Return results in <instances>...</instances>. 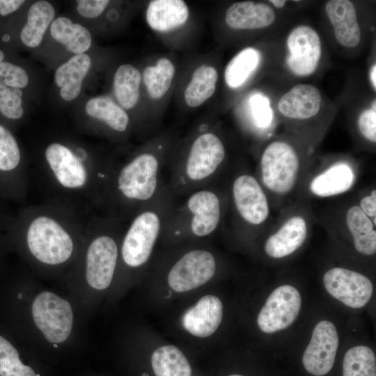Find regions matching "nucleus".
I'll return each instance as SVG.
<instances>
[{
	"instance_id": "nucleus-13",
	"label": "nucleus",
	"mask_w": 376,
	"mask_h": 376,
	"mask_svg": "<svg viewBox=\"0 0 376 376\" xmlns=\"http://www.w3.org/2000/svg\"><path fill=\"white\" fill-rule=\"evenodd\" d=\"M323 283L332 297L354 308L364 306L373 292V283L367 276L343 267L328 270L324 275Z\"/></svg>"
},
{
	"instance_id": "nucleus-21",
	"label": "nucleus",
	"mask_w": 376,
	"mask_h": 376,
	"mask_svg": "<svg viewBox=\"0 0 376 376\" xmlns=\"http://www.w3.org/2000/svg\"><path fill=\"white\" fill-rule=\"evenodd\" d=\"M189 17V9L182 0L151 1L146 10V21L154 30L169 31L184 24Z\"/></svg>"
},
{
	"instance_id": "nucleus-35",
	"label": "nucleus",
	"mask_w": 376,
	"mask_h": 376,
	"mask_svg": "<svg viewBox=\"0 0 376 376\" xmlns=\"http://www.w3.org/2000/svg\"><path fill=\"white\" fill-rule=\"evenodd\" d=\"M22 94L20 88L7 86L0 81V112L3 116L13 120L22 117Z\"/></svg>"
},
{
	"instance_id": "nucleus-48",
	"label": "nucleus",
	"mask_w": 376,
	"mask_h": 376,
	"mask_svg": "<svg viewBox=\"0 0 376 376\" xmlns=\"http://www.w3.org/2000/svg\"><path fill=\"white\" fill-rule=\"evenodd\" d=\"M54 346L55 347H57V345H56V344H54Z\"/></svg>"
},
{
	"instance_id": "nucleus-15",
	"label": "nucleus",
	"mask_w": 376,
	"mask_h": 376,
	"mask_svg": "<svg viewBox=\"0 0 376 376\" xmlns=\"http://www.w3.org/2000/svg\"><path fill=\"white\" fill-rule=\"evenodd\" d=\"M231 193L234 207L244 222L258 226L267 219L269 213L267 198L253 176L247 173L237 175L233 182Z\"/></svg>"
},
{
	"instance_id": "nucleus-38",
	"label": "nucleus",
	"mask_w": 376,
	"mask_h": 376,
	"mask_svg": "<svg viewBox=\"0 0 376 376\" xmlns=\"http://www.w3.org/2000/svg\"><path fill=\"white\" fill-rule=\"evenodd\" d=\"M77 10L84 17L94 18L99 16L109 3L108 0L77 1Z\"/></svg>"
},
{
	"instance_id": "nucleus-43",
	"label": "nucleus",
	"mask_w": 376,
	"mask_h": 376,
	"mask_svg": "<svg viewBox=\"0 0 376 376\" xmlns=\"http://www.w3.org/2000/svg\"><path fill=\"white\" fill-rule=\"evenodd\" d=\"M10 39V37L8 34H5L2 36V40L4 41V42H8L9 41Z\"/></svg>"
},
{
	"instance_id": "nucleus-2",
	"label": "nucleus",
	"mask_w": 376,
	"mask_h": 376,
	"mask_svg": "<svg viewBox=\"0 0 376 376\" xmlns=\"http://www.w3.org/2000/svg\"><path fill=\"white\" fill-rule=\"evenodd\" d=\"M90 215L44 199L23 209L12 228L36 262L58 267L70 261L78 243L84 242Z\"/></svg>"
},
{
	"instance_id": "nucleus-9",
	"label": "nucleus",
	"mask_w": 376,
	"mask_h": 376,
	"mask_svg": "<svg viewBox=\"0 0 376 376\" xmlns=\"http://www.w3.org/2000/svg\"><path fill=\"white\" fill-rule=\"evenodd\" d=\"M217 270L213 253L203 249H190L175 260L169 269L168 285L176 292L194 290L210 281Z\"/></svg>"
},
{
	"instance_id": "nucleus-41",
	"label": "nucleus",
	"mask_w": 376,
	"mask_h": 376,
	"mask_svg": "<svg viewBox=\"0 0 376 376\" xmlns=\"http://www.w3.org/2000/svg\"><path fill=\"white\" fill-rule=\"evenodd\" d=\"M370 78L372 85L374 87V89L375 90L376 88V65L375 64L371 68Z\"/></svg>"
},
{
	"instance_id": "nucleus-11",
	"label": "nucleus",
	"mask_w": 376,
	"mask_h": 376,
	"mask_svg": "<svg viewBox=\"0 0 376 376\" xmlns=\"http://www.w3.org/2000/svg\"><path fill=\"white\" fill-rule=\"evenodd\" d=\"M301 305L297 289L290 285L278 287L269 295L258 315L260 329L271 334L288 328L297 318Z\"/></svg>"
},
{
	"instance_id": "nucleus-22",
	"label": "nucleus",
	"mask_w": 376,
	"mask_h": 376,
	"mask_svg": "<svg viewBox=\"0 0 376 376\" xmlns=\"http://www.w3.org/2000/svg\"><path fill=\"white\" fill-rule=\"evenodd\" d=\"M91 63L87 54H80L71 57L56 69L54 80L61 88L60 95L64 100L72 101L79 95Z\"/></svg>"
},
{
	"instance_id": "nucleus-49",
	"label": "nucleus",
	"mask_w": 376,
	"mask_h": 376,
	"mask_svg": "<svg viewBox=\"0 0 376 376\" xmlns=\"http://www.w3.org/2000/svg\"><path fill=\"white\" fill-rule=\"evenodd\" d=\"M36 376H40V375H39V374H36Z\"/></svg>"
},
{
	"instance_id": "nucleus-46",
	"label": "nucleus",
	"mask_w": 376,
	"mask_h": 376,
	"mask_svg": "<svg viewBox=\"0 0 376 376\" xmlns=\"http://www.w3.org/2000/svg\"><path fill=\"white\" fill-rule=\"evenodd\" d=\"M18 298H19V299H22V294H19V295H18Z\"/></svg>"
},
{
	"instance_id": "nucleus-45",
	"label": "nucleus",
	"mask_w": 376,
	"mask_h": 376,
	"mask_svg": "<svg viewBox=\"0 0 376 376\" xmlns=\"http://www.w3.org/2000/svg\"><path fill=\"white\" fill-rule=\"evenodd\" d=\"M228 376H242V375L234 374V375H228Z\"/></svg>"
},
{
	"instance_id": "nucleus-36",
	"label": "nucleus",
	"mask_w": 376,
	"mask_h": 376,
	"mask_svg": "<svg viewBox=\"0 0 376 376\" xmlns=\"http://www.w3.org/2000/svg\"><path fill=\"white\" fill-rule=\"evenodd\" d=\"M0 81L6 86L22 88L27 86L29 77L25 70L8 62L0 63Z\"/></svg>"
},
{
	"instance_id": "nucleus-24",
	"label": "nucleus",
	"mask_w": 376,
	"mask_h": 376,
	"mask_svg": "<svg viewBox=\"0 0 376 376\" xmlns=\"http://www.w3.org/2000/svg\"><path fill=\"white\" fill-rule=\"evenodd\" d=\"M346 224L354 241L356 250L363 255L376 252V231L373 221L359 205L350 207L346 213Z\"/></svg>"
},
{
	"instance_id": "nucleus-4",
	"label": "nucleus",
	"mask_w": 376,
	"mask_h": 376,
	"mask_svg": "<svg viewBox=\"0 0 376 376\" xmlns=\"http://www.w3.org/2000/svg\"><path fill=\"white\" fill-rule=\"evenodd\" d=\"M175 200L166 185L153 201L125 221L119 251L127 267L139 268L148 261Z\"/></svg>"
},
{
	"instance_id": "nucleus-44",
	"label": "nucleus",
	"mask_w": 376,
	"mask_h": 376,
	"mask_svg": "<svg viewBox=\"0 0 376 376\" xmlns=\"http://www.w3.org/2000/svg\"><path fill=\"white\" fill-rule=\"evenodd\" d=\"M4 54L1 50H0V63L3 62Z\"/></svg>"
},
{
	"instance_id": "nucleus-37",
	"label": "nucleus",
	"mask_w": 376,
	"mask_h": 376,
	"mask_svg": "<svg viewBox=\"0 0 376 376\" xmlns=\"http://www.w3.org/2000/svg\"><path fill=\"white\" fill-rule=\"evenodd\" d=\"M358 127L361 134L368 141H376V108L375 101L372 107L364 110L358 119Z\"/></svg>"
},
{
	"instance_id": "nucleus-40",
	"label": "nucleus",
	"mask_w": 376,
	"mask_h": 376,
	"mask_svg": "<svg viewBox=\"0 0 376 376\" xmlns=\"http://www.w3.org/2000/svg\"><path fill=\"white\" fill-rule=\"evenodd\" d=\"M24 3V0H0V15H8L17 10Z\"/></svg>"
},
{
	"instance_id": "nucleus-18",
	"label": "nucleus",
	"mask_w": 376,
	"mask_h": 376,
	"mask_svg": "<svg viewBox=\"0 0 376 376\" xmlns=\"http://www.w3.org/2000/svg\"><path fill=\"white\" fill-rule=\"evenodd\" d=\"M325 12L338 43L346 47H357L361 32L354 4L348 0H330L326 3Z\"/></svg>"
},
{
	"instance_id": "nucleus-34",
	"label": "nucleus",
	"mask_w": 376,
	"mask_h": 376,
	"mask_svg": "<svg viewBox=\"0 0 376 376\" xmlns=\"http://www.w3.org/2000/svg\"><path fill=\"white\" fill-rule=\"evenodd\" d=\"M0 376H36L33 370L24 365L13 345L0 336Z\"/></svg>"
},
{
	"instance_id": "nucleus-39",
	"label": "nucleus",
	"mask_w": 376,
	"mask_h": 376,
	"mask_svg": "<svg viewBox=\"0 0 376 376\" xmlns=\"http://www.w3.org/2000/svg\"><path fill=\"white\" fill-rule=\"evenodd\" d=\"M359 207L370 219L373 218L374 226L376 225V191H372L370 195L362 198L359 203Z\"/></svg>"
},
{
	"instance_id": "nucleus-31",
	"label": "nucleus",
	"mask_w": 376,
	"mask_h": 376,
	"mask_svg": "<svg viewBox=\"0 0 376 376\" xmlns=\"http://www.w3.org/2000/svg\"><path fill=\"white\" fill-rule=\"evenodd\" d=\"M260 60L259 52L246 47L237 53L227 64L224 72L226 84L232 88L242 85L256 69Z\"/></svg>"
},
{
	"instance_id": "nucleus-10",
	"label": "nucleus",
	"mask_w": 376,
	"mask_h": 376,
	"mask_svg": "<svg viewBox=\"0 0 376 376\" xmlns=\"http://www.w3.org/2000/svg\"><path fill=\"white\" fill-rule=\"evenodd\" d=\"M31 174L19 144L11 132L0 125V189L19 200L24 199Z\"/></svg>"
},
{
	"instance_id": "nucleus-6",
	"label": "nucleus",
	"mask_w": 376,
	"mask_h": 376,
	"mask_svg": "<svg viewBox=\"0 0 376 376\" xmlns=\"http://www.w3.org/2000/svg\"><path fill=\"white\" fill-rule=\"evenodd\" d=\"M222 216L221 198L211 187L196 189L175 205L164 223L162 235L175 240L205 238L219 227Z\"/></svg>"
},
{
	"instance_id": "nucleus-8",
	"label": "nucleus",
	"mask_w": 376,
	"mask_h": 376,
	"mask_svg": "<svg viewBox=\"0 0 376 376\" xmlns=\"http://www.w3.org/2000/svg\"><path fill=\"white\" fill-rule=\"evenodd\" d=\"M32 315L36 325L50 343L65 341L72 331L71 306L53 292L45 291L36 296L32 304Z\"/></svg>"
},
{
	"instance_id": "nucleus-30",
	"label": "nucleus",
	"mask_w": 376,
	"mask_h": 376,
	"mask_svg": "<svg viewBox=\"0 0 376 376\" xmlns=\"http://www.w3.org/2000/svg\"><path fill=\"white\" fill-rule=\"evenodd\" d=\"M141 75L130 64H123L113 77V88L118 103L124 109L133 108L139 99Z\"/></svg>"
},
{
	"instance_id": "nucleus-27",
	"label": "nucleus",
	"mask_w": 376,
	"mask_h": 376,
	"mask_svg": "<svg viewBox=\"0 0 376 376\" xmlns=\"http://www.w3.org/2000/svg\"><path fill=\"white\" fill-rule=\"evenodd\" d=\"M86 112L90 117L103 122L116 132L123 133L128 128V115L109 97L91 98L86 104Z\"/></svg>"
},
{
	"instance_id": "nucleus-1",
	"label": "nucleus",
	"mask_w": 376,
	"mask_h": 376,
	"mask_svg": "<svg viewBox=\"0 0 376 376\" xmlns=\"http://www.w3.org/2000/svg\"><path fill=\"white\" fill-rule=\"evenodd\" d=\"M109 162L84 146L54 141L45 147L33 173L45 199L91 214L100 211Z\"/></svg>"
},
{
	"instance_id": "nucleus-25",
	"label": "nucleus",
	"mask_w": 376,
	"mask_h": 376,
	"mask_svg": "<svg viewBox=\"0 0 376 376\" xmlns=\"http://www.w3.org/2000/svg\"><path fill=\"white\" fill-rule=\"evenodd\" d=\"M52 38L76 54H83L91 47L92 37L89 31L79 24H74L68 17H59L51 25Z\"/></svg>"
},
{
	"instance_id": "nucleus-3",
	"label": "nucleus",
	"mask_w": 376,
	"mask_h": 376,
	"mask_svg": "<svg viewBox=\"0 0 376 376\" xmlns=\"http://www.w3.org/2000/svg\"><path fill=\"white\" fill-rule=\"evenodd\" d=\"M163 163L151 152H141L122 163L109 162L99 212L127 221L153 201L166 186Z\"/></svg>"
},
{
	"instance_id": "nucleus-28",
	"label": "nucleus",
	"mask_w": 376,
	"mask_h": 376,
	"mask_svg": "<svg viewBox=\"0 0 376 376\" xmlns=\"http://www.w3.org/2000/svg\"><path fill=\"white\" fill-rule=\"evenodd\" d=\"M156 376H191V368L185 354L177 347L164 345L156 349L151 357Z\"/></svg>"
},
{
	"instance_id": "nucleus-12",
	"label": "nucleus",
	"mask_w": 376,
	"mask_h": 376,
	"mask_svg": "<svg viewBox=\"0 0 376 376\" xmlns=\"http://www.w3.org/2000/svg\"><path fill=\"white\" fill-rule=\"evenodd\" d=\"M287 47L285 62L292 73L307 77L317 70L322 56V43L314 29L307 25L297 26L287 38Z\"/></svg>"
},
{
	"instance_id": "nucleus-32",
	"label": "nucleus",
	"mask_w": 376,
	"mask_h": 376,
	"mask_svg": "<svg viewBox=\"0 0 376 376\" xmlns=\"http://www.w3.org/2000/svg\"><path fill=\"white\" fill-rule=\"evenodd\" d=\"M174 74L175 67L166 58H159L155 65L146 67L143 79L150 97L158 100L164 95L170 88Z\"/></svg>"
},
{
	"instance_id": "nucleus-47",
	"label": "nucleus",
	"mask_w": 376,
	"mask_h": 376,
	"mask_svg": "<svg viewBox=\"0 0 376 376\" xmlns=\"http://www.w3.org/2000/svg\"><path fill=\"white\" fill-rule=\"evenodd\" d=\"M141 376H148L146 373L143 374Z\"/></svg>"
},
{
	"instance_id": "nucleus-16",
	"label": "nucleus",
	"mask_w": 376,
	"mask_h": 376,
	"mask_svg": "<svg viewBox=\"0 0 376 376\" xmlns=\"http://www.w3.org/2000/svg\"><path fill=\"white\" fill-rule=\"evenodd\" d=\"M222 317L223 305L220 299L207 295L183 313L181 322L183 328L191 335L206 338L217 330Z\"/></svg>"
},
{
	"instance_id": "nucleus-42",
	"label": "nucleus",
	"mask_w": 376,
	"mask_h": 376,
	"mask_svg": "<svg viewBox=\"0 0 376 376\" xmlns=\"http://www.w3.org/2000/svg\"><path fill=\"white\" fill-rule=\"evenodd\" d=\"M275 7L282 8L286 3V1L283 0H272L269 1Z\"/></svg>"
},
{
	"instance_id": "nucleus-29",
	"label": "nucleus",
	"mask_w": 376,
	"mask_h": 376,
	"mask_svg": "<svg viewBox=\"0 0 376 376\" xmlns=\"http://www.w3.org/2000/svg\"><path fill=\"white\" fill-rule=\"evenodd\" d=\"M218 79L217 70L210 65H202L193 73L185 91L186 104L197 107L212 96Z\"/></svg>"
},
{
	"instance_id": "nucleus-19",
	"label": "nucleus",
	"mask_w": 376,
	"mask_h": 376,
	"mask_svg": "<svg viewBox=\"0 0 376 376\" xmlns=\"http://www.w3.org/2000/svg\"><path fill=\"white\" fill-rule=\"evenodd\" d=\"M273 8L265 3L244 1L233 3L226 10V22L234 29H260L275 20Z\"/></svg>"
},
{
	"instance_id": "nucleus-20",
	"label": "nucleus",
	"mask_w": 376,
	"mask_h": 376,
	"mask_svg": "<svg viewBox=\"0 0 376 376\" xmlns=\"http://www.w3.org/2000/svg\"><path fill=\"white\" fill-rule=\"evenodd\" d=\"M307 235V225L300 216L288 219L266 240L265 251L272 258H281L295 252L304 244Z\"/></svg>"
},
{
	"instance_id": "nucleus-17",
	"label": "nucleus",
	"mask_w": 376,
	"mask_h": 376,
	"mask_svg": "<svg viewBox=\"0 0 376 376\" xmlns=\"http://www.w3.org/2000/svg\"><path fill=\"white\" fill-rule=\"evenodd\" d=\"M322 105V95L311 84L294 86L280 98L279 111L285 118L295 120L309 119L318 113Z\"/></svg>"
},
{
	"instance_id": "nucleus-14",
	"label": "nucleus",
	"mask_w": 376,
	"mask_h": 376,
	"mask_svg": "<svg viewBox=\"0 0 376 376\" xmlns=\"http://www.w3.org/2000/svg\"><path fill=\"white\" fill-rule=\"evenodd\" d=\"M338 335L334 324L322 320L315 327L302 357L305 369L315 376H322L332 368L338 347Z\"/></svg>"
},
{
	"instance_id": "nucleus-26",
	"label": "nucleus",
	"mask_w": 376,
	"mask_h": 376,
	"mask_svg": "<svg viewBox=\"0 0 376 376\" xmlns=\"http://www.w3.org/2000/svg\"><path fill=\"white\" fill-rule=\"evenodd\" d=\"M54 15V8L48 1L42 0L33 3L27 13V22L20 33L22 42L29 47H38Z\"/></svg>"
},
{
	"instance_id": "nucleus-23",
	"label": "nucleus",
	"mask_w": 376,
	"mask_h": 376,
	"mask_svg": "<svg viewBox=\"0 0 376 376\" xmlns=\"http://www.w3.org/2000/svg\"><path fill=\"white\" fill-rule=\"evenodd\" d=\"M354 181L351 166L344 162L333 164L315 176L310 184L311 192L320 197H328L348 191Z\"/></svg>"
},
{
	"instance_id": "nucleus-33",
	"label": "nucleus",
	"mask_w": 376,
	"mask_h": 376,
	"mask_svg": "<svg viewBox=\"0 0 376 376\" xmlns=\"http://www.w3.org/2000/svg\"><path fill=\"white\" fill-rule=\"evenodd\" d=\"M343 376H376V359L366 345L354 346L347 351L343 363Z\"/></svg>"
},
{
	"instance_id": "nucleus-7",
	"label": "nucleus",
	"mask_w": 376,
	"mask_h": 376,
	"mask_svg": "<svg viewBox=\"0 0 376 376\" xmlns=\"http://www.w3.org/2000/svg\"><path fill=\"white\" fill-rule=\"evenodd\" d=\"M260 167L264 185L270 191L283 195L289 193L295 185L299 159L292 145L275 141L264 150Z\"/></svg>"
},
{
	"instance_id": "nucleus-5",
	"label": "nucleus",
	"mask_w": 376,
	"mask_h": 376,
	"mask_svg": "<svg viewBox=\"0 0 376 376\" xmlns=\"http://www.w3.org/2000/svg\"><path fill=\"white\" fill-rule=\"evenodd\" d=\"M198 134L191 142L186 156L169 170L167 186L175 198L207 187L219 171L226 157L224 145L213 132Z\"/></svg>"
}]
</instances>
